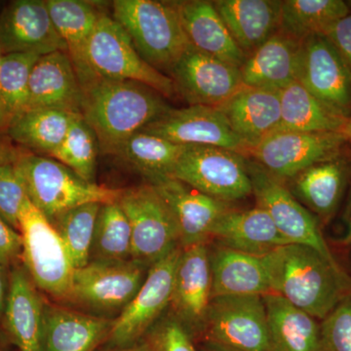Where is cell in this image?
Wrapping results in <instances>:
<instances>
[{
	"mask_svg": "<svg viewBox=\"0 0 351 351\" xmlns=\"http://www.w3.org/2000/svg\"><path fill=\"white\" fill-rule=\"evenodd\" d=\"M269 274L270 293L324 319L351 294V279L339 267L315 249L286 244L263 255Z\"/></svg>",
	"mask_w": 351,
	"mask_h": 351,
	"instance_id": "1",
	"label": "cell"
},
{
	"mask_svg": "<svg viewBox=\"0 0 351 351\" xmlns=\"http://www.w3.org/2000/svg\"><path fill=\"white\" fill-rule=\"evenodd\" d=\"M83 93V119L104 154L115 156L128 138L172 108L158 92L127 80H98Z\"/></svg>",
	"mask_w": 351,
	"mask_h": 351,
	"instance_id": "2",
	"label": "cell"
},
{
	"mask_svg": "<svg viewBox=\"0 0 351 351\" xmlns=\"http://www.w3.org/2000/svg\"><path fill=\"white\" fill-rule=\"evenodd\" d=\"M112 9L141 57L161 73L169 75L191 47L174 1L115 0Z\"/></svg>",
	"mask_w": 351,
	"mask_h": 351,
	"instance_id": "3",
	"label": "cell"
},
{
	"mask_svg": "<svg viewBox=\"0 0 351 351\" xmlns=\"http://www.w3.org/2000/svg\"><path fill=\"white\" fill-rule=\"evenodd\" d=\"M13 164L29 201L50 221L73 208L87 203L114 202L121 195L122 189L83 181L51 157L20 154Z\"/></svg>",
	"mask_w": 351,
	"mask_h": 351,
	"instance_id": "4",
	"label": "cell"
},
{
	"mask_svg": "<svg viewBox=\"0 0 351 351\" xmlns=\"http://www.w3.org/2000/svg\"><path fill=\"white\" fill-rule=\"evenodd\" d=\"M19 223L22 258L32 282L57 299H68L75 267L56 228L29 198Z\"/></svg>",
	"mask_w": 351,
	"mask_h": 351,
	"instance_id": "5",
	"label": "cell"
},
{
	"mask_svg": "<svg viewBox=\"0 0 351 351\" xmlns=\"http://www.w3.org/2000/svg\"><path fill=\"white\" fill-rule=\"evenodd\" d=\"M88 61L99 80L142 83L164 98L176 93L172 78L147 64L123 27L107 14L101 16L90 39Z\"/></svg>",
	"mask_w": 351,
	"mask_h": 351,
	"instance_id": "6",
	"label": "cell"
},
{
	"mask_svg": "<svg viewBox=\"0 0 351 351\" xmlns=\"http://www.w3.org/2000/svg\"><path fill=\"white\" fill-rule=\"evenodd\" d=\"M171 178L221 202L252 195L247 156L216 147H189Z\"/></svg>",
	"mask_w": 351,
	"mask_h": 351,
	"instance_id": "7",
	"label": "cell"
},
{
	"mask_svg": "<svg viewBox=\"0 0 351 351\" xmlns=\"http://www.w3.org/2000/svg\"><path fill=\"white\" fill-rule=\"evenodd\" d=\"M117 202L130 223L131 260L149 267L180 247L172 214L152 184L122 189Z\"/></svg>",
	"mask_w": 351,
	"mask_h": 351,
	"instance_id": "8",
	"label": "cell"
},
{
	"mask_svg": "<svg viewBox=\"0 0 351 351\" xmlns=\"http://www.w3.org/2000/svg\"><path fill=\"white\" fill-rule=\"evenodd\" d=\"M252 182V195L257 206L265 210L279 232L292 244L306 245L337 262L323 237L317 219L300 202L287 188L285 182L277 179L247 157Z\"/></svg>",
	"mask_w": 351,
	"mask_h": 351,
	"instance_id": "9",
	"label": "cell"
},
{
	"mask_svg": "<svg viewBox=\"0 0 351 351\" xmlns=\"http://www.w3.org/2000/svg\"><path fill=\"white\" fill-rule=\"evenodd\" d=\"M346 143L343 132L304 133L276 131L248 156L270 175L286 182L315 164L338 157Z\"/></svg>",
	"mask_w": 351,
	"mask_h": 351,
	"instance_id": "10",
	"label": "cell"
},
{
	"mask_svg": "<svg viewBox=\"0 0 351 351\" xmlns=\"http://www.w3.org/2000/svg\"><path fill=\"white\" fill-rule=\"evenodd\" d=\"M204 331L207 341L233 351H271L263 295L213 298Z\"/></svg>",
	"mask_w": 351,
	"mask_h": 351,
	"instance_id": "11",
	"label": "cell"
},
{
	"mask_svg": "<svg viewBox=\"0 0 351 351\" xmlns=\"http://www.w3.org/2000/svg\"><path fill=\"white\" fill-rule=\"evenodd\" d=\"M181 251L178 247L149 267L137 294L113 320L108 339L110 345L117 348L135 345L169 306Z\"/></svg>",
	"mask_w": 351,
	"mask_h": 351,
	"instance_id": "12",
	"label": "cell"
},
{
	"mask_svg": "<svg viewBox=\"0 0 351 351\" xmlns=\"http://www.w3.org/2000/svg\"><path fill=\"white\" fill-rule=\"evenodd\" d=\"M149 269L134 260L90 261L75 269L66 300L98 311L123 309L140 290Z\"/></svg>",
	"mask_w": 351,
	"mask_h": 351,
	"instance_id": "13",
	"label": "cell"
},
{
	"mask_svg": "<svg viewBox=\"0 0 351 351\" xmlns=\"http://www.w3.org/2000/svg\"><path fill=\"white\" fill-rule=\"evenodd\" d=\"M297 82L343 117L351 115V69L325 34L302 41Z\"/></svg>",
	"mask_w": 351,
	"mask_h": 351,
	"instance_id": "14",
	"label": "cell"
},
{
	"mask_svg": "<svg viewBox=\"0 0 351 351\" xmlns=\"http://www.w3.org/2000/svg\"><path fill=\"white\" fill-rule=\"evenodd\" d=\"M169 76L189 106L218 107L243 86L240 69L189 47Z\"/></svg>",
	"mask_w": 351,
	"mask_h": 351,
	"instance_id": "15",
	"label": "cell"
},
{
	"mask_svg": "<svg viewBox=\"0 0 351 351\" xmlns=\"http://www.w3.org/2000/svg\"><path fill=\"white\" fill-rule=\"evenodd\" d=\"M142 132L186 147H216L248 156V149L214 107L171 108Z\"/></svg>",
	"mask_w": 351,
	"mask_h": 351,
	"instance_id": "16",
	"label": "cell"
},
{
	"mask_svg": "<svg viewBox=\"0 0 351 351\" xmlns=\"http://www.w3.org/2000/svg\"><path fill=\"white\" fill-rule=\"evenodd\" d=\"M0 50L3 55L43 57L66 47L43 0H16L0 14Z\"/></svg>",
	"mask_w": 351,
	"mask_h": 351,
	"instance_id": "17",
	"label": "cell"
},
{
	"mask_svg": "<svg viewBox=\"0 0 351 351\" xmlns=\"http://www.w3.org/2000/svg\"><path fill=\"white\" fill-rule=\"evenodd\" d=\"M211 301V255L206 243L182 248L170 302L178 320L188 330H204Z\"/></svg>",
	"mask_w": 351,
	"mask_h": 351,
	"instance_id": "18",
	"label": "cell"
},
{
	"mask_svg": "<svg viewBox=\"0 0 351 351\" xmlns=\"http://www.w3.org/2000/svg\"><path fill=\"white\" fill-rule=\"evenodd\" d=\"M151 184L169 208L177 226L181 248L206 243L219 216L230 208L228 203L203 195L173 178Z\"/></svg>",
	"mask_w": 351,
	"mask_h": 351,
	"instance_id": "19",
	"label": "cell"
},
{
	"mask_svg": "<svg viewBox=\"0 0 351 351\" xmlns=\"http://www.w3.org/2000/svg\"><path fill=\"white\" fill-rule=\"evenodd\" d=\"M248 154L277 131L281 121L279 91L242 86L216 107Z\"/></svg>",
	"mask_w": 351,
	"mask_h": 351,
	"instance_id": "20",
	"label": "cell"
},
{
	"mask_svg": "<svg viewBox=\"0 0 351 351\" xmlns=\"http://www.w3.org/2000/svg\"><path fill=\"white\" fill-rule=\"evenodd\" d=\"M84 93L64 51L39 58L29 80L27 110L53 108L82 115Z\"/></svg>",
	"mask_w": 351,
	"mask_h": 351,
	"instance_id": "21",
	"label": "cell"
},
{
	"mask_svg": "<svg viewBox=\"0 0 351 351\" xmlns=\"http://www.w3.org/2000/svg\"><path fill=\"white\" fill-rule=\"evenodd\" d=\"M46 4L84 91L99 80L88 61V46L104 13L84 0H46Z\"/></svg>",
	"mask_w": 351,
	"mask_h": 351,
	"instance_id": "22",
	"label": "cell"
},
{
	"mask_svg": "<svg viewBox=\"0 0 351 351\" xmlns=\"http://www.w3.org/2000/svg\"><path fill=\"white\" fill-rule=\"evenodd\" d=\"M174 3L191 47L241 68L246 56L235 43L213 2L186 0Z\"/></svg>",
	"mask_w": 351,
	"mask_h": 351,
	"instance_id": "23",
	"label": "cell"
},
{
	"mask_svg": "<svg viewBox=\"0 0 351 351\" xmlns=\"http://www.w3.org/2000/svg\"><path fill=\"white\" fill-rule=\"evenodd\" d=\"M212 2L246 58L280 29L282 0H215Z\"/></svg>",
	"mask_w": 351,
	"mask_h": 351,
	"instance_id": "24",
	"label": "cell"
},
{
	"mask_svg": "<svg viewBox=\"0 0 351 351\" xmlns=\"http://www.w3.org/2000/svg\"><path fill=\"white\" fill-rule=\"evenodd\" d=\"M44 306L36 286L25 269L11 274L5 307L9 341L20 351H43Z\"/></svg>",
	"mask_w": 351,
	"mask_h": 351,
	"instance_id": "25",
	"label": "cell"
},
{
	"mask_svg": "<svg viewBox=\"0 0 351 351\" xmlns=\"http://www.w3.org/2000/svg\"><path fill=\"white\" fill-rule=\"evenodd\" d=\"M301 44L277 32L245 60L240 68L244 86L280 91L297 82Z\"/></svg>",
	"mask_w": 351,
	"mask_h": 351,
	"instance_id": "26",
	"label": "cell"
},
{
	"mask_svg": "<svg viewBox=\"0 0 351 351\" xmlns=\"http://www.w3.org/2000/svg\"><path fill=\"white\" fill-rule=\"evenodd\" d=\"M211 237L221 240L228 248L258 256L291 244L269 214L258 206L250 210L228 208L215 223Z\"/></svg>",
	"mask_w": 351,
	"mask_h": 351,
	"instance_id": "27",
	"label": "cell"
},
{
	"mask_svg": "<svg viewBox=\"0 0 351 351\" xmlns=\"http://www.w3.org/2000/svg\"><path fill=\"white\" fill-rule=\"evenodd\" d=\"M112 324L107 318L45 306L43 351H95L107 341Z\"/></svg>",
	"mask_w": 351,
	"mask_h": 351,
	"instance_id": "28",
	"label": "cell"
},
{
	"mask_svg": "<svg viewBox=\"0 0 351 351\" xmlns=\"http://www.w3.org/2000/svg\"><path fill=\"white\" fill-rule=\"evenodd\" d=\"M211 269L212 299L270 293L269 274L263 255L223 246L211 255Z\"/></svg>",
	"mask_w": 351,
	"mask_h": 351,
	"instance_id": "29",
	"label": "cell"
},
{
	"mask_svg": "<svg viewBox=\"0 0 351 351\" xmlns=\"http://www.w3.org/2000/svg\"><path fill=\"white\" fill-rule=\"evenodd\" d=\"M271 351H324L321 325L280 295H263Z\"/></svg>",
	"mask_w": 351,
	"mask_h": 351,
	"instance_id": "30",
	"label": "cell"
},
{
	"mask_svg": "<svg viewBox=\"0 0 351 351\" xmlns=\"http://www.w3.org/2000/svg\"><path fill=\"white\" fill-rule=\"evenodd\" d=\"M348 180V166L338 157L315 164L291 179L294 195L302 205L322 218L339 206Z\"/></svg>",
	"mask_w": 351,
	"mask_h": 351,
	"instance_id": "31",
	"label": "cell"
},
{
	"mask_svg": "<svg viewBox=\"0 0 351 351\" xmlns=\"http://www.w3.org/2000/svg\"><path fill=\"white\" fill-rule=\"evenodd\" d=\"M279 97L281 121L277 131L343 132L348 121V119L318 100L298 82L280 90Z\"/></svg>",
	"mask_w": 351,
	"mask_h": 351,
	"instance_id": "32",
	"label": "cell"
},
{
	"mask_svg": "<svg viewBox=\"0 0 351 351\" xmlns=\"http://www.w3.org/2000/svg\"><path fill=\"white\" fill-rule=\"evenodd\" d=\"M77 117L53 108H32L15 117L6 130L18 144L49 156L63 143Z\"/></svg>",
	"mask_w": 351,
	"mask_h": 351,
	"instance_id": "33",
	"label": "cell"
},
{
	"mask_svg": "<svg viewBox=\"0 0 351 351\" xmlns=\"http://www.w3.org/2000/svg\"><path fill=\"white\" fill-rule=\"evenodd\" d=\"M188 147L141 131L128 138L115 156L144 175L152 184L171 178L180 157Z\"/></svg>",
	"mask_w": 351,
	"mask_h": 351,
	"instance_id": "34",
	"label": "cell"
},
{
	"mask_svg": "<svg viewBox=\"0 0 351 351\" xmlns=\"http://www.w3.org/2000/svg\"><path fill=\"white\" fill-rule=\"evenodd\" d=\"M350 13L343 0H282L279 31L302 43L313 34H324Z\"/></svg>",
	"mask_w": 351,
	"mask_h": 351,
	"instance_id": "35",
	"label": "cell"
},
{
	"mask_svg": "<svg viewBox=\"0 0 351 351\" xmlns=\"http://www.w3.org/2000/svg\"><path fill=\"white\" fill-rule=\"evenodd\" d=\"M39 56L7 54L0 66V124L7 128L11 121L27 110L29 80Z\"/></svg>",
	"mask_w": 351,
	"mask_h": 351,
	"instance_id": "36",
	"label": "cell"
},
{
	"mask_svg": "<svg viewBox=\"0 0 351 351\" xmlns=\"http://www.w3.org/2000/svg\"><path fill=\"white\" fill-rule=\"evenodd\" d=\"M130 223L117 201L101 205L95 228L90 261L131 260Z\"/></svg>",
	"mask_w": 351,
	"mask_h": 351,
	"instance_id": "37",
	"label": "cell"
},
{
	"mask_svg": "<svg viewBox=\"0 0 351 351\" xmlns=\"http://www.w3.org/2000/svg\"><path fill=\"white\" fill-rule=\"evenodd\" d=\"M101 203H87L64 212L51 221L73 260L75 269L90 262L95 228Z\"/></svg>",
	"mask_w": 351,
	"mask_h": 351,
	"instance_id": "38",
	"label": "cell"
},
{
	"mask_svg": "<svg viewBox=\"0 0 351 351\" xmlns=\"http://www.w3.org/2000/svg\"><path fill=\"white\" fill-rule=\"evenodd\" d=\"M99 152L96 135L80 115L71 124L63 143L49 157L63 164L83 181L95 184Z\"/></svg>",
	"mask_w": 351,
	"mask_h": 351,
	"instance_id": "39",
	"label": "cell"
},
{
	"mask_svg": "<svg viewBox=\"0 0 351 351\" xmlns=\"http://www.w3.org/2000/svg\"><path fill=\"white\" fill-rule=\"evenodd\" d=\"M27 198L14 164H0V219L17 232L20 230L21 212Z\"/></svg>",
	"mask_w": 351,
	"mask_h": 351,
	"instance_id": "40",
	"label": "cell"
},
{
	"mask_svg": "<svg viewBox=\"0 0 351 351\" xmlns=\"http://www.w3.org/2000/svg\"><path fill=\"white\" fill-rule=\"evenodd\" d=\"M320 325L325 348L331 351H351V294Z\"/></svg>",
	"mask_w": 351,
	"mask_h": 351,
	"instance_id": "41",
	"label": "cell"
},
{
	"mask_svg": "<svg viewBox=\"0 0 351 351\" xmlns=\"http://www.w3.org/2000/svg\"><path fill=\"white\" fill-rule=\"evenodd\" d=\"M152 351H196L189 330L178 319H167L154 328L149 341Z\"/></svg>",
	"mask_w": 351,
	"mask_h": 351,
	"instance_id": "42",
	"label": "cell"
},
{
	"mask_svg": "<svg viewBox=\"0 0 351 351\" xmlns=\"http://www.w3.org/2000/svg\"><path fill=\"white\" fill-rule=\"evenodd\" d=\"M23 240L21 233L0 219V267L22 257Z\"/></svg>",
	"mask_w": 351,
	"mask_h": 351,
	"instance_id": "43",
	"label": "cell"
},
{
	"mask_svg": "<svg viewBox=\"0 0 351 351\" xmlns=\"http://www.w3.org/2000/svg\"><path fill=\"white\" fill-rule=\"evenodd\" d=\"M324 34L351 69V11L346 17L331 25Z\"/></svg>",
	"mask_w": 351,
	"mask_h": 351,
	"instance_id": "44",
	"label": "cell"
},
{
	"mask_svg": "<svg viewBox=\"0 0 351 351\" xmlns=\"http://www.w3.org/2000/svg\"><path fill=\"white\" fill-rule=\"evenodd\" d=\"M19 156L6 145L0 144V164L14 163Z\"/></svg>",
	"mask_w": 351,
	"mask_h": 351,
	"instance_id": "45",
	"label": "cell"
},
{
	"mask_svg": "<svg viewBox=\"0 0 351 351\" xmlns=\"http://www.w3.org/2000/svg\"><path fill=\"white\" fill-rule=\"evenodd\" d=\"M117 351H152V348L149 343L145 341L142 343H135V345L128 346V348H119Z\"/></svg>",
	"mask_w": 351,
	"mask_h": 351,
	"instance_id": "46",
	"label": "cell"
},
{
	"mask_svg": "<svg viewBox=\"0 0 351 351\" xmlns=\"http://www.w3.org/2000/svg\"><path fill=\"white\" fill-rule=\"evenodd\" d=\"M199 351H233L228 350V348H223V346L216 345V343H211V341H206L204 346Z\"/></svg>",
	"mask_w": 351,
	"mask_h": 351,
	"instance_id": "47",
	"label": "cell"
},
{
	"mask_svg": "<svg viewBox=\"0 0 351 351\" xmlns=\"http://www.w3.org/2000/svg\"><path fill=\"white\" fill-rule=\"evenodd\" d=\"M343 134L345 135L346 142H350L351 144V115L348 117V121L343 127Z\"/></svg>",
	"mask_w": 351,
	"mask_h": 351,
	"instance_id": "48",
	"label": "cell"
},
{
	"mask_svg": "<svg viewBox=\"0 0 351 351\" xmlns=\"http://www.w3.org/2000/svg\"><path fill=\"white\" fill-rule=\"evenodd\" d=\"M348 232H346V235L345 239H343V242L346 245H351V211L350 214V219H348Z\"/></svg>",
	"mask_w": 351,
	"mask_h": 351,
	"instance_id": "49",
	"label": "cell"
},
{
	"mask_svg": "<svg viewBox=\"0 0 351 351\" xmlns=\"http://www.w3.org/2000/svg\"><path fill=\"white\" fill-rule=\"evenodd\" d=\"M4 306V287L3 282H2L1 274H0V311H2Z\"/></svg>",
	"mask_w": 351,
	"mask_h": 351,
	"instance_id": "50",
	"label": "cell"
},
{
	"mask_svg": "<svg viewBox=\"0 0 351 351\" xmlns=\"http://www.w3.org/2000/svg\"><path fill=\"white\" fill-rule=\"evenodd\" d=\"M0 351H5V341L1 336H0Z\"/></svg>",
	"mask_w": 351,
	"mask_h": 351,
	"instance_id": "51",
	"label": "cell"
},
{
	"mask_svg": "<svg viewBox=\"0 0 351 351\" xmlns=\"http://www.w3.org/2000/svg\"><path fill=\"white\" fill-rule=\"evenodd\" d=\"M2 56H3V54H2L1 50H0V66H1ZM0 129H1V124H0Z\"/></svg>",
	"mask_w": 351,
	"mask_h": 351,
	"instance_id": "52",
	"label": "cell"
},
{
	"mask_svg": "<svg viewBox=\"0 0 351 351\" xmlns=\"http://www.w3.org/2000/svg\"><path fill=\"white\" fill-rule=\"evenodd\" d=\"M346 3H348L350 8H351V1L346 2Z\"/></svg>",
	"mask_w": 351,
	"mask_h": 351,
	"instance_id": "53",
	"label": "cell"
},
{
	"mask_svg": "<svg viewBox=\"0 0 351 351\" xmlns=\"http://www.w3.org/2000/svg\"><path fill=\"white\" fill-rule=\"evenodd\" d=\"M324 351H331V350H328V348H325V350H324Z\"/></svg>",
	"mask_w": 351,
	"mask_h": 351,
	"instance_id": "54",
	"label": "cell"
}]
</instances>
